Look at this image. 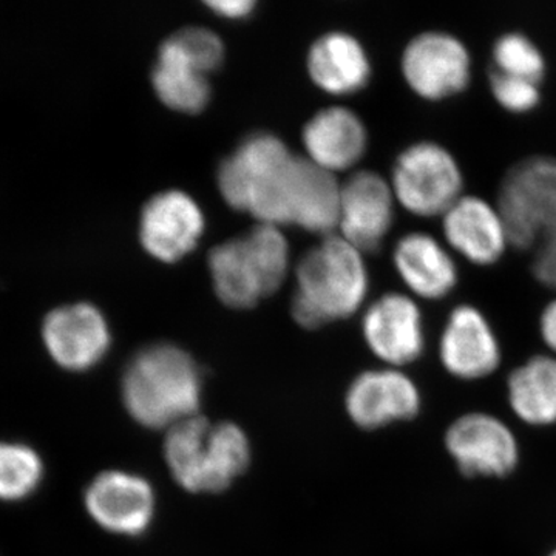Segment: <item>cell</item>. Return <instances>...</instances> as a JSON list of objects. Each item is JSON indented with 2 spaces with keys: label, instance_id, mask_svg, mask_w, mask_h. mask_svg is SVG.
I'll list each match as a JSON object with an SVG mask.
<instances>
[{
  "label": "cell",
  "instance_id": "4316f807",
  "mask_svg": "<svg viewBox=\"0 0 556 556\" xmlns=\"http://www.w3.org/2000/svg\"><path fill=\"white\" fill-rule=\"evenodd\" d=\"M207 75L222 64L225 46L217 33L204 27L181 28L167 38Z\"/></svg>",
  "mask_w": 556,
  "mask_h": 556
},
{
  "label": "cell",
  "instance_id": "7a4b0ae2",
  "mask_svg": "<svg viewBox=\"0 0 556 556\" xmlns=\"http://www.w3.org/2000/svg\"><path fill=\"white\" fill-rule=\"evenodd\" d=\"M298 163L299 156L276 135H249L219 164V192L230 207L258 223L289 225Z\"/></svg>",
  "mask_w": 556,
  "mask_h": 556
},
{
  "label": "cell",
  "instance_id": "3957f363",
  "mask_svg": "<svg viewBox=\"0 0 556 556\" xmlns=\"http://www.w3.org/2000/svg\"><path fill=\"white\" fill-rule=\"evenodd\" d=\"M368 289L364 252L340 233H329L300 260L292 316L306 329L342 320L364 306Z\"/></svg>",
  "mask_w": 556,
  "mask_h": 556
},
{
  "label": "cell",
  "instance_id": "f1b7e54d",
  "mask_svg": "<svg viewBox=\"0 0 556 556\" xmlns=\"http://www.w3.org/2000/svg\"><path fill=\"white\" fill-rule=\"evenodd\" d=\"M538 332L548 353L556 356V298L541 311L538 318Z\"/></svg>",
  "mask_w": 556,
  "mask_h": 556
},
{
  "label": "cell",
  "instance_id": "ba28073f",
  "mask_svg": "<svg viewBox=\"0 0 556 556\" xmlns=\"http://www.w3.org/2000/svg\"><path fill=\"white\" fill-rule=\"evenodd\" d=\"M402 78L420 100L439 102L470 87L473 58L459 36L426 30L413 36L402 51Z\"/></svg>",
  "mask_w": 556,
  "mask_h": 556
},
{
  "label": "cell",
  "instance_id": "8992f818",
  "mask_svg": "<svg viewBox=\"0 0 556 556\" xmlns=\"http://www.w3.org/2000/svg\"><path fill=\"white\" fill-rule=\"evenodd\" d=\"M390 185L399 206L419 218H441L466 193L459 161L431 139L413 142L399 153Z\"/></svg>",
  "mask_w": 556,
  "mask_h": 556
},
{
  "label": "cell",
  "instance_id": "9c48e42d",
  "mask_svg": "<svg viewBox=\"0 0 556 556\" xmlns=\"http://www.w3.org/2000/svg\"><path fill=\"white\" fill-rule=\"evenodd\" d=\"M444 447L467 478H507L521 463L514 428L489 412H467L453 419L444 433Z\"/></svg>",
  "mask_w": 556,
  "mask_h": 556
},
{
  "label": "cell",
  "instance_id": "44dd1931",
  "mask_svg": "<svg viewBox=\"0 0 556 556\" xmlns=\"http://www.w3.org/2000/svg\"><path fill=\"white\" fill-rule=\"evenodd\" d=\"M506 399L511 415L525 426H556V356L535 354L511 369Z\"/></svg>",
  "mask_w": 556,
  "mask_h": 556
},
{
  "label": "cell",
  "instance_id": "4fadbf2b",
  "mask_svg": "<svg viewBox=\"0 0 556 556\" xmlns=\"http://www.w3.org/2000/svg\"><path fill=\"white\" fill-rule=\"evenodd\" d=\"M422 391L405 369L380 367L356 376L346 390L345 408L354 426L375 431L409 422L422 412Z\"/></svg>",
  "mask_w": 556,
  "mask_h": 556
},
{
  "label": "cell",
  "instance_id": "30bf717a",
  "mask_svg": "<svg viewBox=\"0 0 556 556\" xmlns=\"http://www.w3.org/2000/svg\"><path fill=\"white\" fill-rule=\"evenodd\" d=\"M362 334L383 367L405 369L427 350L426 317L408 292H387L365 309Z\"/></svg>",
  "mask_w": 556,
  "mask_h": 556
},
{
  "label": "cell",
  "instance_id": "5b68a950",
  "mask_svg": "<svg viewBox=\"0 0 556 556\" xmlns=\"http://www.w3.org/2000/svg\"><path fill=\"white\" fill-rule=\"evenodd\" d=\"M215 294L233 309H248L283 283L289 244L280 226L258 223L244 236L223 241L208 252Z\"/></svg>",
  "mask_w": 556,
  "mask_h": 556
},
{
  "label": "cell",
  "instance_id": "9a60e30c",
  "mask_svg": "<svg viewBox=\"0 0 556 556\" xmlns=\"http://www.w3.org/2000/svg\"><path fill=\"white\" fill-rule=\"evenodd\" d=\"M396 197L390 179L375 170H358L342 185L340 236L364 254L382 247L396 217Z\"/></svg>",
  "mask_w": 556,
  "mask_h": 556
},
{
  "label": "cell",
  "instance_id": "d4e9b609",
  "mask_svg": "<svg viewBox=\"0 0 556 556\" xmlns=\"http://www.w3.org/2000/svg\"><path fill=\"white\" fill-rule=\"evenodd\" d=\"M493 67L506 75L543 84L547 61L535 40L522 31H507L495 40L492 49Z\"/></svg>",
  "mask_w": 556,
  "mask_h": 556
},
{
  "label": "cell",
  "instance_id": "7c38bea8",
  "mask_svg": "<svg viewBox=\"0 0 556 556\" xmlns=\"http://www.w3.org/2000/svg\"><path fill=\"white\" fill-rule=\"evenodd\" d=\"M439 364L463 382L495 375L503 364V345L489 317L471 303H460L447 316L438 340Z\"/></svg>",
  "mask_w": 556,
  "mask_h": 556
},
{
  "label": "cell",
  "instance_id": "f546056e",
  "mask_svg": "<svg viewBox=\"0 0 556 556\" xmlns=\"http://www.w3.org/2000/svg\"><path fill=\"white\" fill-rule=\"evenodd\" d=\"M207 5L222 16L239 20L254 10L255 2L254 0H217V2H207Z\"/></svg>",
  "mask_w": 556,
  "mask_h": 556
},
{
  "label": "cell",
  "instance_id": "52a82bcc",
  "mask_svg": "<svg viewBox=\"0 0 556 556\" xmlns=\"http://www.w3.org/2000/svg\"><path fill=\"white\" fill-rule=\"evenodd\" d=\"M495 203L511 248L532 251L544 233L556 228V156L517 161L501 179Z\"/></svg>",
  "mask_w": 556,
  "mask_h": 556
},
{
  "label": "cell",
  "instance_id": "ffe728a7",
  "mask_svg": "<svg viewBox=\"0 0 556 556\" xmlns=\"http://www.w3.org/2000/svg\"><path fill=\"white\" fill-rule=\"evenodd\" d=\"M311 78L332 94H350L364 89L371 78V61L356 36L331 31L320 36L308 54Z\"/></svg>",
  "mask_w": 556,
  "mask_h": 556
},
{
  "label": "cell",
  "instance_id": "cb8c5ba5",
  "mask_svg": "<svg viewBox=\"0 0 556 556\" xmlns=\"http://www.w3.org/2000/svg\"><path fill=\"white\" fill-rule=\"evenodd\" d=\"M46 478L42 456L30 444L0 441V503L16 504L36 495Z\"/></svg>",
  "mask_w": 556,
  "mask_h": 556
},
{
  "label": "cell",
  "instance_id": "2e32d148",
  "mask_svg": "<svg viewBox=\"0 0 556 556\" xmlns=\"http://www.w3.org/2000/svg\"><path fill=\"white\" fill-rule=\"evenodd\" d=\"M442 237L453 254L475 266H493L511 248L496 203L464 193L441 217Z\"/></svg>",
  "mask_w": 556,
  "mask_h": 556
},
{
  "label": "cell",
  "instance_id": "83f0119b",
  "mask_svg": "<svg viewBox=\"0 0 556 556\" xmlns=\"http://www.w3.org/2000/svg\"><path fill=\"white\" fill-rule=\"evenodd\" d=\"M530 269L541 287L556 292V228L544 233L532 248Z\"/></svg>",
  "mask_w": 556,
  "mask_h": 556
},
{
  "label": "cell",
  "instance_id": "484cf974",
  "mask_svg": "<svg viewBox=\"0 0 556 556\" xmlns=\"http://www.w3.org/2000/svg\"><path fill=\"white\" fill-rule=\"evenodd\" d=\"M489 89L497 105L515 115L533 112L541 102V84L495 68L489 73Z\"/></svg>",
  "mask_w": 556,
  "mask_h": 556
},
{
  "label": "cell",
  "instance_id": "ac0fdd59",
  "mask_svg": "<svg viewBox=\"0 0 556 556\" xmlns=\"http://www.w3.org/2000/svg\"><path fill=\"white\" fill-rule=\"evenodd\" d=\"M393 265L408 294L439 302L459 285L455 254L444 241L424 230L404 233L393 249Z\"/></svg>",
  "mask_w": 556,
  "mask_h": 556
},
{
  "label": "cell",
  "instance_id": "e0dca14e",
  "mask_svg": "<svg viewBox=\"0 0 556 556\" xmlns=\"http://www.w3.org/2000/svg\"><path fill=\"white\" fill-rule=\"evenodd\" d=\"M204 215L182 190L156 193L142 207L139 240L152 257L174 263L195 248L204 230Z\"/></svg>",
  "mask_w": 556,
  "mask_h": 556
},
{
  "label": "cell",
  "instance_id": "8fae6325",
  "mask_svg": "<svg viewBox=\"0 0 556 556\" xmlns=\"http://www.w3.org/2000/svg\"><path fill=\"white\" fill-rule=\"evenodd\" d=\"M40 339L58 367L84 372L97 367L109 353L112 332L98 306L73 302L46 314L40 325Z\"/></svg>",
  "mask_w": 556,
  "mask_h": 556
},
{
  "label": "cell",
  "instance_id": "d6986e66",
  "mask_svg": "<svg viewBox=\"0 0 556 556\" xmlns=\"http://www.w3.org/2000/svg\"><path fill=\"white\" fill-rule=\"evenodd\" d=\"M308 159L329 172L357 164L368 148V131L354 110L334 105L320 110L303 129Z\"/></svg>",
  "mask_w": 556,
  "mask_h": 556
},
{
  "label": "cell",
  "instance_id": "7402d4cb",
  "mask_svg": "<svg viewBox=\"0 0 556 556\" xmlns=\"http://www.w3.org/2000/svg\"><path fill=\"white\" fill-rule=\"evenodd\" d=\"M342 185L332 172L299 156L289 225L329 236L339 228Z\"/></svg>",
  "mask_w": 556,
  "mask_h": 556
},
{
  "label": "cell",
  "instance_id": "277c9868",
  "mask_svg": "<svg viewBox=\"0 0 556 556\" xmlns=\"http://www.w3.org/2000/svg\"><path fill=\"white\" fill-rule=\"evenodd\" d=\"M163 453L172 477L190 493L223 492L251 463V444L239 426L200 415L167 430Z\"/></svg>",
  "mask_w": 556,
  "mask_h": 556
},
{
  "label": "cell",
  "instance_id": "6da1fadb",
  "mask_svg": "<svg viewBox=\"0 0 556 556\" xmlns=\"http://www.w3.org/2000/svg\"><path fill=\"white\" fill-rule=\"evenodd\" d=\"M201 390L199 365L174 343L142 348L127 364L121 382L127 413L152 430L167 431L199 415Z\"/></svg>",
  "mask_w": 556,
  "mask_h": 556
},
{
  "label": "cell",
  "instance_id": "4dcf8cb0",
  "mask_svg": "<svg viewBox=\"0 0 556 556\" xmlns=\"http://www.w3.org/2000/svg\"><path fill=\"white\" fill-rule=\"evenodd\" d=\"M547 556H556V547L555 548H552L551 552H548V555Z\"/></svg>",
  "mask_w": 556,
  "mask_h": 556
},
{
  "label": "cell",
  "instance_id": "603a6c76",
  "mask_svg": "<svg viewBox=\"0 0 556 556\" xmlns=\"http://www.w3.org/2000/svg\"><path fill=\"white\" fill-rule=\"evenodd\" d=\"M152 84L156 94L170 109L185 113H199L211 100L207 73L190 61L170 42L161 43Z\"/></svg>",
  "mask_w": 556,
  "mask_h": 556
},
{
  "label": "cell",
  "instance_id": "5bb4252c",
  "mask_svg": "<svg viewBox=\"0 0 556 556\" xmlns=\"http://www.w3.org/2000/svg\"><path fill=\"white\" fill-rule=\"evenodd\" d=\"M89 517L115 535L138 536L155 515V492L148 479L123 470H105L91 479L84 493Z\"/></svg>",
  "mask_w": 556,
  "mask_h": 556
}]
</instances>
